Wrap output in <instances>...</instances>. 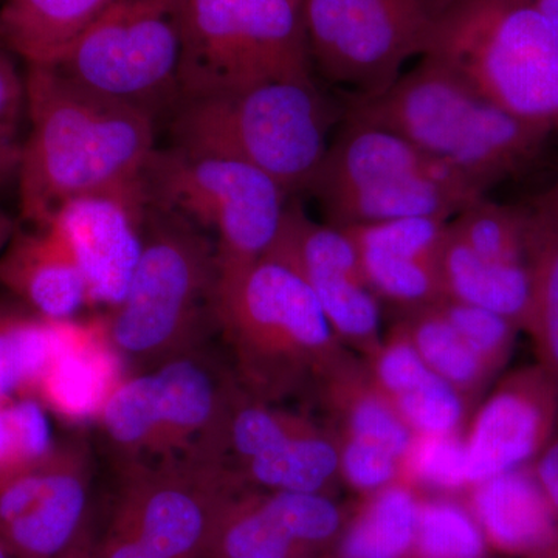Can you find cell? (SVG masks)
I'll return each mask as SVG.
<instances>
[{
  "label": "cell",
  "mask_w": 558,
  "mask_h": 558,
  "mask_svg": "<svg viewBox=\"0 0 558 558\" xmlns=\"http://www.w3.org/2000/svg\"><path fill=\"white\" fill-rule=\"evenodd\" d=\"M28 131L17 165L22 219L43 227L86 194L138 189L156 153L149 113L106 100L49 65H27Z\"/></svg>",
  "instance_id": "6da1fadb"
},
{
  "label": "cell",
  "mask_w": 558,
  "mask_h": 558,
  "mask_svg": "<svg viewBox=\"0 0 558 558\" xmlns=\"http://www.w3.org/2000/svg\"><path fill=\"white\" fill-rule=\"evenodd\" d=\"M215 330L242 391L271 405L318 399L360 360L330 328L306 281L270 253L247 263L219 260Z\"/></svg>",
  "instance_id": "7a4b0ae2"
},
{
  "label": "cell",
  "mask_w": 558,
  "mask_h": 558,
  "mask_svg": "<svg viewBox=\"0 0 558 558\" xmlns=\"http://www.w3.org/2000/svg\"><path fill=\"white\" fill-rule=\"evenodd\" d=\"M344 120L395 132L486 193L537 159L550 134L429 57L379 97L349 102Z\"/></svg>",
  "instance_id": "3957f363"
},
{
  "label": "cell",
  "mask_w": 558,
  "mask_h": 558,
  "mask_svg": "<svg viewBox=\"0 0 558 558\" xmlns=\"http://www.w3.org/2000/svg\"><path fill=\"white\" fill-rule=\"evenodd\" d=\"M170 117L172 146L258 168L289 196L310 190L336 121L314 81L182 98Z\"/></svg>",
  "instance_id": "277c9868"
},
{
  "label": "cell",
  "mask_w": 558,
  "mask_h": 558,
  "mask_svg": "<svg viewBox=\"0 0 558 558\" xmlns=\"http://www.w3.org/2000/svg\"><path fill=\"white\" fill-rule=\"evenodd\" d=\"M218 271V250L208 234L148 205L130 289L106 318L121 359L145 371L204 347L215 330Z\"/></svg>",
  "instance_id": "5b68a950"
},
{
  "label": "cell",
  "mask_w": 558,
  "mask_h": 558,
  "mask_svg": "<svg viewBox=\"0 0 558 558\" xmlns=\"http://www.w3.org/2000/svg\"><path fill=\"white\" fill-rule=\"evenodd\" d=\"M424 57L506 112L558 131V33L531 0H447Z\"/></svg>",
  "instance_id": "8992f818"
},
{
  "label": "cell",
  "mask_w": 558,
  "mask_h": 558,
  "mask_svg": "<svg viewBox=\"0 0 558 558\" xmlns=\"http://www.w3.org/2000/svg\"><path fill=\"white\" fill-rule=\"evenodd\" d=\"M329 226L453 219L486 191L395 132L344 120L310 190Z\"/></svg>",
  "instance_id": "52a82bcc"
},
{
  "label": "cell",
  "mask_w": 558,
  "mask_h": 558,
  "mask_svg": "<svg viewBox=\"0 0 558 558\" xmlns=\"http://www.w3.org/2000/svg\"><path fill=\"white\" fill-rule=\"evenodd\" d=\"M186 0H113L49 65L62 78L159 121L180 100Z\"/></svg>",
  "instance_id": "ba28073f"
},
{
  "label": "cell",
  "mask_w": 558,
  "mask_h": 558,
  "mask_svg": "<svg viewBox=\"0 0 558 558\" xmlns=\"http://www.w3.org/2000/svg\"><path fill=\"white\" fill-rule=\"evenodd\" d=\"M274 81H314L300 3L186 0L180 100Z\"/></svg>",
  "instance_id": "9c48e42d"
},
{
  "label": "cell",
  "mask_w": 558,
  "mask_h": 558,
  "mask_svg": "<svg viewBox=\"0 0 558 558\" xmlns=\"http://www.w3.org/2000/svg\"><path fill=\"white\" fill-rule=\"evenodd\" d=\"M150 207L175 213L208 234L220 263H247L277 240L289 194L242 161L170 146L156 149L142 179Z\"/></svg>",
  "instance_id": "30bf717a"
},
{
  "label": "cell",
  "mask_w": 558,
  "mask_h": 558,
  "mask_svg": "<svg viewBox=\"0 0 558 558\" xmlns=\"http://www.w3.org/2000/svg\"><path fill=\"white\" fill-rule=\"evenodd\" d=\"M447 0H301L312 68L369 100L424 57Z\"/></svg>",
  "instance_id": "8fae6325"
},
{
  "label": "cell",
  "mask_w": 558,
  "mask_h": 558,
  "mask_svg": "<svg viewBox=\"0 0 558 558\" xmlns=\"http://www.w3.org/2000/svg\"><path fill=\"white\" fill-rule=\"evenodd\" d=\"M110 531L157 558H205L226 499L242 488L226 469L197 459L120 468Z\"/></svg>",
  "instance_id": "7c38bea8"
},
{
  "label": "cell",
  "mask_w": 558,
  "mask_h": 558,
  "mask_svg": "<svg viewBox=\"0 0 558 558\" xmlns=\"http://www.w3.org/2000/svg\"><path fill=\"white\" fill-rule=\"evenodd\" d=\"M270 255L288 263L310 286L341 343L369 359L380 348V303L363 275L347 231L317 222L290 201Z\"/></svg>",
  "instance_id": "4fadbf2b"
},
{
  "label": "cell",
  "mask_w": 558,
  "mask_h": 558,
  "mask_svg": "<svg viewBox=\"0 0 558 558\" xmlns=\"http://www.w3.org/2000/svg\"><path fill=\"white\" fill-rule=\"evenodd\" d=\"M344 523L329 495L244 487L220 508L205 557L319 558Z\"/></svg>",
  "instance_id": "5bb4252c"
},
{
  "label": "cell",
  "mask_w": 558,
  "mask_h": 558,
  "mask_svg": "<svg viewBox=\"0 0 558 558\" xmlns=\"http://www.w3.org/2000/svg\"><path fill=\"white\" fill-rule=\"evenodd\" d=\"M86 451L54 449L43 464L0 488V543L11 558H57L86 527Z\"/></svg>",
  "instance_id": "9a60e30c"
},
{
  "label": "cell",
  "mask_w": 558,
  "mask_h": 558,
  "mask_svg": "<svg viewBox=\"0 0 558 558\" xmlns=\"http://www.w3.org/2000/svg\"><path fill=\"white\" fill-rule=\"evenodd\" d=\"M146 211L142 183L138 189L70 199L46 223L78 264L90 304L112 311L126 295L142 255Z\"/></svg>",
  "instance_id": "2e32d148"
},
{
  "label": "cell",
  "mask_w": 558,
  "mask_h": 558,
  "mask_svg": "<svg viewBox=\"0 0 558 558\" xmlns=\"http://www.w3.org/2000/svg\"><path fill=\"white\" fill-rule=\"evenodd\" d=\"M558 425V384L542 365L498 381L464 436L470 487L531 465Z\"/></svg>",
  "instance_id": "e0dca14e"
},
{
  "label": "cell",
  "mask_w": 558,
  "mask_h": 558,
  "mask_svg": "<svg viewBox=\"0 0 558 558\" xmlns=\"http://www.w3.org/2000/svg\"><path fill=\"white\" fill-rule=\"evenodd\" d=\"M124 360L110 343L106 319L62 322L61 340L35 395L69 422L100 416L123 376Z\"/></svg>",
  "instance_id": "ac0fdd59"
},
{
  "label": "cell",
  "mask_w": 558,
  "mask_h": 558,
  "mask_svg": "<svg viewBox=\"0 0 558 558\" xmlns=\"http://www.w3.org/2000/svg\"><path fill=\"white\" fill-rule=\"evenodd\" d=\"M0 284L36 315L54 322L70 319L90 304L78 264L49 226L14 231L0 255Z\"/></svg>",
  "instance_id": "d6986e66"
},
{
  "label": "cell",
  "mask_w": 558,
  "mask_h": 558,
  "mask_svg": "<svg viewBox=\"0 0 558 558\" xmlns=\"http://www.w3.org/2000/svg\"><path fill=\"white\" fill-rule=\"evenodd\" d=\"M470 510L487 543L512 556L535 558L558 538V517L531 465L470 487Z\"/></svg>",
  "instance_id": "ffe728a7"
},
{
  "label": "cell",
  "mask_w": 558,
  "mask_h": 558,
  "mask_svg": "<svg viewBox=\"0 0 558 558\" xmlns=\"http://www.w3.org/2000/svg\"><path fill=\"white\" fill-rule=\"evenodd\" d=\"M439 269L446 299L494 312L508 318L520 330L526 329L531 311L529 264L483 258L449 229L440 253Z\"/></svg>",
  "instance_id": "44dd1931"
},
{
  "label": "cell",
  "mask_w": 558,
  "mask_h": 558,
  "mask_svg": "<svg viewBox=\"0 0 558 558\" xmlns=\"http://www.w3.org/2000/svg\"><path fill=\"white\" fill-rule=\"evenodd\" d=\"M244 487L329 495L340 480L339 438L333 428L312 424L234 472Z\"/></svg>",
  "instance_id": "7402d4cb"
},
{
  "label": "cell",
  "mask_w": 558,
  "mask_h": 558,
  "mask_svg": "<svg viewBox=\"0 0 558 558\" xmlns=\"http://www.w3.org/2000/svg\"><path fill=\"white\" fill-rule=\"evenodd\" d=\"M112 2L2 0L0 39L25 64H50Z\"/></svg>",
  "instance_id": "603a6c76"
},
{
  "label": "cell",
  "mask_w": 558,
  "mask_h": 558,
  "mask_svg": "<svg viewBox=\"0 0 558 558\" xmlns=\"http://www.w3.org/2000/svg\"><path fill=\"white\" fill-rule=\"evenodd\" d=\"M366 497L319 558H410L418 506L414 487L399 481Z\"/></svg>",
  "instance_id": "cb8c5ba5"
},
{
  "label": "cell",
  "mask_w": 558,
  "mask_h": 558,
  "mask_svg": "<svg viewBox=\"0 0 558 558\" xmlns=\"http://www.w3.org/2000/svg\"><path fill=\"white\" fill-rule=\"evenodd\" d=\"M317 400L329 411L337 435L377 444L400 459L405 457L413 432L374 387L363 360L333 377Z\"/></svg>",
  "instance_id": "d4e9b609"
},
{
  "label": "cell",
  "mask_w": 558,
  "mask_h": 558,
  "mask_svg": "<svg viewBox=\"0 0 558 558\" xmlns=\"http://www.w3.org/2000/svg\"><path fill=\"white\" fill-rule=\"evenodd\" d=\"M527 264L531 311L524 330L534 341L538 365L558 384V211L548 201L531 211Z\"/></svg>",
  "instance_id": "484cf974"
},
{
  "label": "cell",
  "mask_w": 558,
  "mask_h": 558,
  "mask_svg": "<svg viewBox=\"0 0 558 558\" xmlns=\"http://www.w3.org/2000/svg\"><path fill=\"white\" fill-rule=\"evenodd\" d=\"M398 323L428 368L458 389L470 403L497 376L440 314L436 304L407 312Z\"/></svg>",
  "instance_id": "4316f807"
},
{
  "label": "cell",
  "mask_w": 558,
  "mask_h": 558,
  "mask_svg": "<svg viewBox=\"0 0 558 558\" xmlns=\"http://www.w3.org/2000/svg\"><path fill=\"white\" fill-rule=\"evenodd\" d=\"M62 322L0 314V405L36 392L60 344Z\"/></svg>",
  "instance_id": "83f0119b"
},
{
  "label": "cell",
  "mask_w": 558,
  "mask_h": 558,
  "mask_svg": "<svg viewBox=\"0 0 558 558\" xmlns=\"http://www.w3.org/2000/svg\"><path fill=\"white\" fill-rule=\"evenodd\" d=\"M449 229L476 255L498 263L527 264L531 211L483 199L450 219Z\"/></svg>",
  "instance_id": "f1b7e54d"
},
{
  "label": "cell",
  "mask_w": 558,
  "mask_h": 558,
  "mask_svg": "<svg viewBox=\"0 0 558 558\" xmlns=\"http://www.w3.org/2000/svg\"><path fill=\"white\" fill-rule=\"evenodd\" d=\"M486 548L472 510L447 498L418 499L410 558H484Z\"/></svg>",
  "instance_id": "f546056e"
},
{
  "label": "cell",
  "mask_w": 558,
  "mask_h": 558,
  "mask_svg": "<svg viewBox=\"0 0 558 558\" xmlns=\"http://www.w3.org/2000/svg\"><path fill=\"white\" fill-rule=\"evenodd\" d=\"M53 450L49 418L38 399L0 405V488L38 468Z\"/></svg>",
  "instance_id": "4dcf8cb0"
},
{
  "label": "cell",
  "mask_w": 558,
  "mask_h": 558,
  "mask_svg": "<svg viewBox=\"0 0 558 558\" xmlns=\"http://www.w3.org/2000/svg\"><path fill=\"white\" fill-rule=\"evenodd\" d=\"M391 405L414 436H446L464 435L472 403L432 371Z\"/></svg>",
  "instance_id": "1f68e13d"
},
{
  "label": "cell",
  "mask_w": 558,
  "mask_h": 558,
  "mask_svg": "<svg viewBox=\"0 0 558 558\" xmlns=\"http://www.w3.org/2000/svg\"><path fill=\"white\" fill-rule=\"evenodd\" d=\"M402 481L444 492L470 488L464 436H414L402 459Z\"/></svg>",
  "instance_id": "d6a6232c"
},
{
  "label": "cell",
  "mask_w": 558,
  "mask_h": 558,
  "mask_svg": "<svg viewBox=\"0 0 558 558\" xmlns=\"http://www.w3.org/2000/svg\"><path fill=\"white\" fill-rule=\"evenodd\" d=\"M436 307L488 368L495 374L505 368L520 330L513 323L494 312L450 299L438 301Z\"/></svg>",
  "instance_id": "836d02e7"
},
{
  "label": "cell",
  "mask_w": 558,
  "mask_h": 558,
  "mask_svg": "<svg viewBox=\"0 0 558 558\" xmlns=\"http://www.w3.org/2000/svg\"><path fill=\"white\" fill-rule=\"evenodd\" d=\"M374 387L391 402L425 379L432 369L399 323L384 337L376 354L363 360Z\"/></svg>",
  "instance_id": "e575fe53"
},
{
  "label": "cell",
  "mask_w": 558,
  "mask_h": 558,
  "mask_svg": "<svg viewBox=\"0 0 558 558\" xmlns=\"http://www.w3.org/2000/svg\"><path fill=\"white\" fill-rule=\"evenodd\" d=\"M337 438L340 480L349 487L371 495L402 481V459L398 454L366 440L339 435Z\"/></svg>",
  "instance_id": "d590c367"
},
{
  "label": "cell",
  "mask_w": 558,
  "mask_h": 558,
  "mask_svg": "<svg viewBox=\"0 0 558 558\" xmlns=\"http://www.w3.org/2000/svg\"><path fill=\"white\" fill-rule=\"evenodd\" d=\"M11 54L13 51L0 39V134L17 140V126L22 110H27V100L25 75H20Z\"/></svg>",
  "instance_id": "8d00e7d4"
},
{
  "label": "cell",
  "mask_w": 558,
  "mask_h": 558,
  "mask_svg": "<svg viewBox=\"0 0 558 558\" xmlns=\"http://www.w3.org/2000/svg\"><path fill=\"white\" fill-rule=\"evenodd\" d=\"M531 468L558 517V425L549 442L532 462Z\"/></svg>",
  "instance_id": "74e56055"
},
{
  "label": "cell",
  "mask_w": 558,
  "mask_h": 558,
  "mask_svg": "<svg viewBox=\"0 0 558 558\" xmlns=\"http://www.w3.org/2000/svg\"><path fill=\"white\" fill-rule=\"evenodd\" d=\"M22 143L16 138L7 137L0 134V180L16 175L20 165Z\"/></svg>",
  "instance_id": "f35d334b"
},
{
  "label": "cell",
  "mask_w": 558,
  "mask_h": 558,
  "mask_svg": "<svg viewBox=\"0 0 558 558\" xmlns=\"http://www.w3.org/2000/svg\"><path fill=\"white\" fill-rule=\"evenodd\" d=\"M90 542L92 537L89 531L84 527L75 542H73L72 545H70L69 548L65 549L64 553H61L57 558H83Z\"/></svg>",
  "instance_id": "ab89813d"
},
{
  "label": "cell",
  "mask_w": 558,
  "mask_h": 558,
  "mask_svg": "<svg viewBox=\"0 0 558 558\" xmlns=\"http://www.w3.org/2000/svg\"><path fill=\"white\" fill-rule=\"evenodd\" d=\"M558 33V0H531Z\"/></svg>",
  "instance_id": "60d3db41"
},
{
  "label": "cell",
  "mask_w": 558,
  "mask_h": 558,
  "mask_svg": "<svg viewBox=\"0 0 558 558\" xmlns=\"http://www.w3.org/2000/svg\"><path fill=\"white\" fill-rule=\"evenodd\" d=\"M14 223L10 219L3 209H0V255H2L3 248L9 244L11 236L14 234Z\"/></svg>",
  "instance_id": "b9f144b4"
},
{
  "label": "cell",
  "mask_w": 558,
  "mask_h": 558,
  "mask_svg": "<svg viewBox=\"0 0 558 558\" xmlns=\"http://www.w3.org/2000/svg\"><path fill=\"white\" fill-rule=\"evenodd\" d=\"M535 558H558V538L549 546V548L543 550V553Z\"/></svg>",
  "instance_id": "7bdbcfd3"
},
{
  "label": "cell",
  "mask_w": 558,
  "mask_h": 558,
  "mask_svg": "<svg viewBox=\"0 0 558 558\" xmlns=\"http://www.w3.org/2000/svg\"><path fill=\"white\" fill-rule=\"evenodd\" d=\"M83 558H101L98 545H95L94 539H92L89 546H87L86 554H84Z\"/></svg>",
  "instance_id": "ee69618b"
},
{
  "label": "cell",
  "mask_w": 558,
  "mask_h": 558,
  "mask_svg": "<svg viewBox=\"0 0 558 558\" xmlns=\"http://www.w3.org/2000/svg\"><path fill=\"white\" fill-rule=\"evenodd\" d=\"M545 201H548L550 205H553L554 208L558 211V185L557 189L553 191V193L549 194L548 197H546Z\"/></svg>",
  "instance_id": "f6af8a7d"
},
{
  "label": "cell",
  "mask_w": 558,
  "mask_h": 558,
  "mask_svg": "<svg viewBox=\"0 0 558 558\" xmlns=\"http://www.w3.org/2000/svg\"><path fill=\"white\" fill-rule=\"evenodd\" d=\"M0 558H11L10 554L3 548L2 543H0Z\"/></svg>",
  "instance_id": "bcb514c9"
},
{
  "label": "cell",
  "mask_w": 558,
  "mask_h": 558,
  "mask_svg": "<svg viewBox=\"0 0 558 558\" xmlns=\"http://www.w3.org/2000/svg\"><path fill=\"white\" fill-rule=\"evenodd\" d=\"M205 558H220V557H211V556H208V557H205Z\"/></svg>",
  "instance_id": "7dc6e473"
},
{
  "label": "cell",
  "mask_w": 558,
  "mask_h": 558,
  "mask_svg": "<svg viewBox=\"0 0 558 558\" xmlns=\"http://www.w3.org/2000/svg\"><path fill=\"white\" fill-rule=\"evenodd\" d=\"M295 2H296V3H300V5H301V0H295Z\"/></svg>",
  "instance_id": "c3c4849f"
}]
</instances>
